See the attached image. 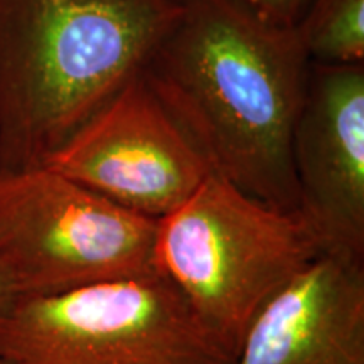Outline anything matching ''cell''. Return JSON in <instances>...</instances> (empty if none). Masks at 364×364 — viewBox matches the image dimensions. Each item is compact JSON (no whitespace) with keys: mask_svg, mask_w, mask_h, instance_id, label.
I'll return each mask as SVG.
<instances>
[{"mask_svg":"<svg viewBox=\"0 0 364 364\" xmlns=\"http://www.w3.org/2000/svg\"><path fill=\"white\" fill-rule=\"evenodd\" d=\"M311 63L297 26L233 0H188L144 76L215 174L299 211L292 139Z\"/></svg>","mask_w":364,"mask_h":364,"instance_id":"6da1fadb","label":"cell"},{"mask_svg":"<svg viewBox=\"0 0 364 364\" xmlns=\"http://www.w3.org/2000/svg\"><path fill=\"white\" fill-rule=\"evenodd\" d=\"M188 0H0V172L43 167L140 76Z\"/></svg>","mask_w":364,"mask_h":364,"instance_id":"7a4b0ae2","label":"cell"},{"mask_svg":"<svg viewBox=\"0 0 364 364\" xmlns=\"http://www.w3.org/2000/svg\"><path fill=\"white\" fill-rule=\"evenodd\" d=\"M322 253L299 211L215 172L157 225L156 268L233 356L260 309Z\"/></svg>","mask_w":364,"mask_h":364,"instance_id":"3957f363","label":"cell"},{"mask_svg":"<svg viewBox=\"0 0 364 364\" xmlns=\"http://www.w3.org/2000/svg\"><path fill=\"white\" fill-rule=\"evenodd\" d=\"M4 364H233L159 270L21 297L0 317Z\"/></svg>","mask_w":364,"mask_h":364,"instance_id":"277c9868","label":"cell"},{"mask_svg":"<svg viewBox=\"0 0 364 364\" xmlns=\"http://www.w3.org/2000/svg\"><path fill=\"white\" fill-rule=\"evenodd\" d=\"M157 225L46 166L0 172V263L19 299L157 270Z\"/></svg>","mask_w":364,"mask_h":364,"instance_id":"5b68a950","label":"cell"},{"mask_svg":"<svg viewBox=\"0 0 364 364\" xmlns=\"http://www.w3.org/2000/svg\"><path fill=\"white\" fill-rule=\"evenodd\" d=\"M44 166L157 221L188 201L213 172L144 73Z\"/></svg>","mask_w":364,"mask_h":364,"instance_id":"8992f818","label":"cell"},{"mask_svg":"<svg viewBox=\"0 0 364 364\" xmlns=\"http://www.w3.org/2000/svg\"><path fill=\"white\" fill-rule=\"evenodd\" d=\"M292 162L322 252L364 263V63H311Z\"/></svg>","mask_w":364,"mask_h":364,"instance_id":"52a82bcc","label":"cell"},{"mask_svg":"<svg viewBox=\"0 0 364 364\" xmlns=\"http://www.w3.org/2000/svg\"><path fill=\"white\" fill-rule=\"evenodd\" d=\"M233 364H364V263L318 255L253 317Z\"/></svg>","mask_w":364,"mask_h":364,"instance_id":"ba28073f","label":"cell"},{"mask_svg":"<svg viewBox=\"0 0 364 364\" xmlns=\"http://www.w3.org/2000/svg\"><path fill=\"white\" fill-rule=\"evenodd\" d=\"M297 31L317 63H364V0H309Z\"/></svg>","mask_w":364,"mask_h":364,"instance_id":"9c48e42d","label":"cell"},{"mask_svg":"<svg viewBox=\"0 0 364 364\" xmlns=\"http://www.w3.org/2000/svg\"><path fill=\"white\" fill-rule=\"evenodd\" d=\"M260 19L272 24L295 27L304 16L309 0H233Z\"/></svg>","mask_w":364,"mask_h":364,"instance_id":"30bf717a","label":"cell"},{"mask_svg":"<svg viewBox=\"0 0 364 364\" xmlns=\"http://www.w3.org/2000/svg\"><path fill=\"white\" fill-rule=\"evenodd\" d=\"M17 299H19V294H17L6 268L0 263V317H4L11 311L14 304L17 302Z\"/></svg>","mask_w":364,"mask_h":364,"instance_id":"8fae6325","label":"cell"},{"mask_svg":"<svg viewBox=\"0 0 364 364\" xmlns=\"http://www.w3.org/2000/svg\"><path fill=\"white\" fill-rule=\"evenodd\" d=\"M0 364H4V363H2V359H0Z\"/></svg>","mask_w":364,"mask_h":364,"instance_id":"7c38bea8","label":"cell"}]
</instances>
